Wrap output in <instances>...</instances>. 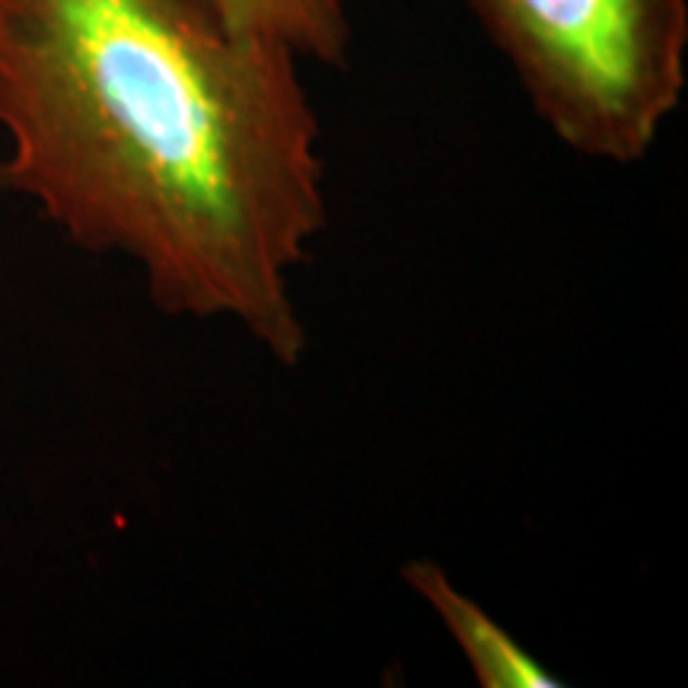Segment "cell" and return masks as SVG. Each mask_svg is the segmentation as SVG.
<instances>
[{
	"label": "cell",
	"mask_w": 688,
	"mask_h": 688,
	"mask_svg": "<svg viewBox=\"0 0 688 688\" xmlns=\"http://www.w3.org/2000/svg\"><path fill=\"white\" fill-rule=\"evenodd\" d=\"M538 121L567 150L628 166L688 83V0H466Z\"/></svg>",
	"instance_id": "cell-2"
},
{
	"label": "cell",
	"mask_w": 688,
	"mask_h": 688,
	"mask_svg": "<svg viewBox=\"0 0 688 688\" xmlns=\"http://www.w3.org/2000/svg\"><path fill=\"white\" fill-rule=\"evenodd\" d=\"M300 64L207 0H0V188L134 261L159 312L300 367L293 271L328 220Z\"/></svg>",
	"instance_id": "cell-1"
},
{
	"label": "cell",
	"mask_w": 688,
	"mask_h": 688,
	"mask_svg": "<svg viewBox=\"0 0 688 688\" xmlns=\"http://www.w3.org/2000/svg\"><path fill=\"white\" fill-rule=\"evenodd\" d=\"M233 29L281 42L300 58L344 67L354 45L351 0H207Z\"/></svg>",
	"instance_id": "cell-4"
},
{
	"label": "cell",
	"mask_w": 688,
	"mask_h": 688,
	"mask_svg": "<svg viewBox=\"0 0 688 688\" xmlns=\"http://www.w3.org/2000/svg\"><path fill=\"white\" fill-rule=\"evenodd\" d=\"M405 586L424 599L450 641L466 660L475 685L482 688H554L548 666H542L513 634L500 625L478 599L462 590L443 567L430 558H414L402 570Z\"/></svg>",
	"instance_id": "cell-3"
}]
</instances>
